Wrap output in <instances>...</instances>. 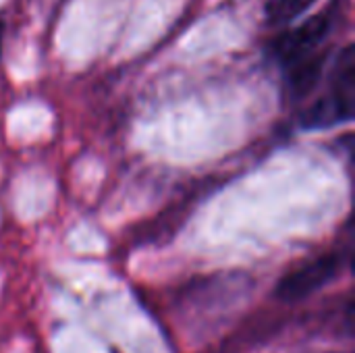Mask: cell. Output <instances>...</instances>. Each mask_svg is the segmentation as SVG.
Masks as SVG:
<instances>
[{
    "instance_id": "obj_1",
    "label": "cell",
    "mask_w": 355,
    "mask_h": 353,
    "mask_svg": "<svg viewBox=\"0 0 355 353\" xmlns=\"http://www.w3.org/2000/svg\"><path fill=\"white\" fill-rule=\"evenodd\" d=\"M355 110V46L347 44L333 67L329 92L316 100L302 117L308 129H322L354 119Z\"/></svg>"
},
{
    "instance_id": "obj_2",
    "label": "cell",
    "mask_w": 355,
    "mask_h": 353,
    "mask_svg": "<svg viewBox=\"0 0 355 353\" xmlns=\"http://www.w3.org/2000/svg\"><path fill=\"white\" fill-rule=\"evenodd\" d=\"M337 4H339V0L331 2V6L327 10L312 15L295 29H289V31L281 33L279 37H275L268 44V54L272 56V60H277L283 69H287V67L316 54L318 46L331 35V31L339 19L341 8L337 10Z\"/></svg>"
},
{
    "instance_id": "obj_3",
    "label": "cell",
    "mask_w": 355,
    "mask_h": 353,
    "mask_svg": "<svg viewBox=\"0 0 355 353\" xmlns=\"http://www.w3.org/2000/svg\"><path fill=\"white\" fill-rule=\"evenodd\" d=\"M339 268H341V258L337 254L318 256L312 262L287 273L279 281L275 295L283 304H297L314 295L322 287H327L337 277Z\"/></svg>"
},
{
    "instance_id": "obj_4",
    "label": "cell",
    "mask_w": 355,
    "mask_h": 353,
    "mask_svg": "<svg viewBox=\"0 0 355 353\" xmlns=\"http://www.w3.org/2000/svg\"><path fill=\"white\" fill-rule=\"evenodd\" d=\"M324 60L327 54H312L291 67H287V75H285V89L289 94L291 100H302L304 96H308L320 81L322 77V69H324Z\"/></svg>"
},
{
    "instance_id": "obj_5",
    "label": "cell",
    "mask_w": 355,
    "mask_h": 353,
    "mask_svg": "<svg viewBox=\"0 0 355 353\" xmlns=\"http://www.w3.org/2000/svg\"><path fill=\"white\" fill-rule=\"evenodd\" d=\"M316 0H266L264 15L268 25H287L300 15H304Z\"/></svg>"
},
{
    "instance_id": "obj_6",
    "label": "cell",
    "mask_w": 355,
    "mask_h": 353,
    "mask_svg": "<svg viewBox=\"0 0 355 353\" xmlns=\"http://www.w3.org/2000/svg\"><path fill=\"white\" fill-rule=\"evenodd\" d=\"M0 40H2V31H0Z\"/></svg>"
}]
</instances>
